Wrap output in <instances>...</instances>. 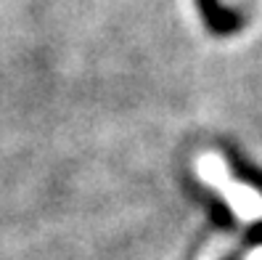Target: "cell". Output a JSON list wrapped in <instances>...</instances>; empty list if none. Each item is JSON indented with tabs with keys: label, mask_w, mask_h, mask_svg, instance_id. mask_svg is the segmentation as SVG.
Listing matches in <instances>:
<instances>
[{
	"label": "cell",
	"mask_w": 262,
	"mask_h": 260,
	"mask_svg": "<svg viewBox=\"0 0 262 260\" xmlns=\"http://www.w3.org/2000/svg\"><path fill=\"white\" fill-rule=\"evenodd\" d=\"M196 175H199V181L212 186L230 205V210L236 212L241 226L262 221V194L257 189H252L249 183H241L230 175L225 157L214 154V151H207V154L196 157ZM249 260H262V247L252 250Z\"/></svg>",
	"instance_id": "obj_1"
}]
</instances>
